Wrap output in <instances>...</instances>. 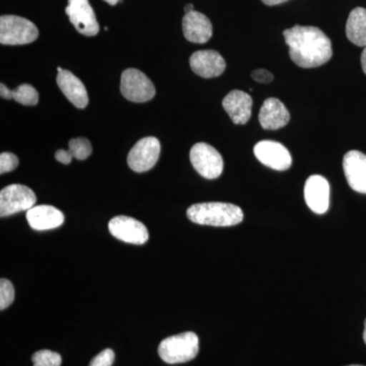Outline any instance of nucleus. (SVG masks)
Segmentation results:
<instances>
[{"label":"nucleus","mask_w":366,"mask_h":366,"mask_svg":"<svg viewBox=\"0 0 366 366\" xmlns=\"http://www.w3.org/2000/svg\"><path fill=\"white\" fill-rule=\"evenodd\" d=\"M252 78L257 83L268 84L271 83L274 79V76L272 72L267 71V69H255L252 72Z\"/></svg>","instance_id":"obj_27"},{"label":"nucleus","mask_w":366,"mask_h":366,"mask_svg":"<svg viewBox=\"0 0 366 366\" xmlns=\"http://www.w3.org/2000/svg\"><path fill=\"white\" fill-rule=\"evenodd\" d=\"M190 162L199 175L207 179H216L222 174V156L211 144L197 143L189 153Z\"/></svg>","instance_id":"obj_6"},{"label":"nucleus","mask_w":366,"mask_h":366,"mask_svg":"<svg viewBox=\"0 0 366 366\" xmlns=\"http://www.w3.org/2000/svg\"><path fill=\"white\" fill-rule=\"evenodd\" d=\"M223 108L235 124H245L252 117V99L240 90L230 92L223 100Z\"/></svg>","instance_id":"obj_17"},{"label":"nucleus","mask_w":366,"mask_h":366,"mask_svg":"<svg viewBox=\"0 0 366 366\" xmlns=\"http://www.w3.org/2000/svg\"><path fill=\"white\" fill-rule=\"evenodd\" d=\"M69 152L72 157L78 159V160H86L90 157L92 151V144L90 141L86 137H76L72 139L69 143Z\"/></svg>","instance_id":"obj_22"},{"label":"nucleus","mask_w":366,"mask_h":366,"mask_svg":"<svg viewBox=\"0 0 366 366\" xmlns=\"http://www.w3.org/2000/svg\"><path fill=\"white\" fill-rule=\"evenodd\" d=\"M56 83L67 100L79 109L88 106V92L81 79L76 78L72 72L62 69L57 74Z\"/></svg>","instance_id":"obj_19"},{"label":"nucleus","mask_w":366,"mask_h":366,"mask_svg":"<svg viewBox=\"0 0 366 366\" xmlns=\"http://www.w3.org/2000/svg\"><path fill=\"white\" fill-rule=\"evenodd\" d=\"M343 169L349 187L366 194V155L360 151L348 152L344 156Z\"/></svg>","instance_id":"obj_14"},{"label":"nucleus","mask_w":366,"mask_h":366,"mask_svg":"<svg viewBox=\"0 0 366 366\" xmlns=\"http://www.w3.org/2000/svg\"><path fill=\"white\" fill-rule=\"evenodd\" d=\"M182 30L187 40L197 44L208 42L213 35V26L208 16L196 11L183 16Z\"/></svg>","instance_id":"obj_15"},{"label":"nucleus","mask_w":366,"mask_h":366,"mask_svg":"<svg viewBox=\"0 0 366 366\" xmlns=\"http://www.w3.org/2000/svg\"><path fill=\"white\" fill-rule=\"evenodd\" d=\"M66 13L72 25L81 35L93 37L99 33L100 26L89 0H69Z\"/></svg>","instance_id":"obj_10"},{"label":"nucleus","mask_w":366,"mask_h":366,"mask_svg":"<svg viewBox=\"0 0 366 366\" xmlns=\"http://www.w3.org/2000/svg\"><path fill=\"white\" fill-rule=\"evenodd\" d=\"M14 300V288L13 283L7 279L0 280V310H4Z\"/></svg>","instance_id":"obj_24"},{"label":"nucleus","mask_w":366,"mask_h":366,"mask_svg":"<svg viewBox=\"0 0 366 366\" xmlns=\"http://www.w3.org/2000/svg\"><path fill=\"white\" fill-rule=\"evenodd\" d=\"M267 6H277V4H284V2L288 1V0H262Z\"/></svg>","instance_id":"obj_29"},{"label":"nucleus","mask_w":366,"mask_h":366,"mask_svg":"<svg viewBox=\"0 0 366 366\" xmlns=\"http://www.w3.org/2000/svg\"><path fill=\"white\" fill-rule=\"evenodd\" d=\"M254 153L259 162L271 169L285 171L292 165L290 152L278 142H259L255 144Z\"/></svg>","instance_id":"obj_11"},{"label":"nucleus","mask_w":366,"mask_h":366,"mask_svg":"<svg viewBox=\"0 0 366 366\" xmlns=\"http://www.w3.org/2000/svg\"><path fill=\"white\" fill-rule=\"evenodd\" d=\"M349 366H362V365H349Z\"/></svg>","instance_id":"obj_34"},{"label":"nucleus","mask_w":366,"mask_h":366,"mask_svg":"<svg viewBox=\"0 0 366 366\" xmlns=\"http://www.w3.org/2000/svg\"><path fill=\"white\" fill-rule=\"evenodd\" d=\"M0 95L6 100L14 99L21 105L34 106L39 102V93L29 84L19 86L16 90H9L4 84H0Z\"/></svg>","instance_id":"obj_21"},{"label":"nucleus","mask_w":366,"mask_h":366,"mask_svg":"<svg viewBox=\"0 0 366 366\" xmlns=\"http://www.w3.org/2000/svg\"><path fill=\"white\" fill-rule=\"evenodd\" d=\"M37 197L30 187L11 184L0 192V216L9 217L35 207Z\"/></svg>","instance_id":"obj_7"},{"label":"nucleus","mask_w":366,"mask_h":366,"mask_svg":"<svg viewBox=\"0 0 366 366\" xmlns=\"http://www.w3.org/2000/svg\"><path fill=\"white\" fill-rule=\"evenodd\" d=\"M289 54L295 64L303 69H314L331 59V40L317 26H295L284 31Z\"/></svg>","instance_id":"obj_1"},{"label":"nucleus","mask_w":366,"mask_h":366,"mask_svg":"<svg viewBox=\"0 0 366 366\" xmlns=\"http://www.w3.org/2000/svg\"><path fill=\"white\" fill-rule=\"evenodd\" d=\"M347 38L353 44L365 47L366 46V9L356 7L350 14L346 24Z\"/></svg>","instance_id":"obj_20"},{"label":"nucleus","mask_w":366,"mask_h":366,"mask_svg":"<svg viewBox=\"0 0 366 366\" xmlns=\"http://www.w3.org/2000/svg\"><path fill=\"white\" fill-rule=\"evenodd\" d=\"M363 340H365L366 344V320L365 322V332H363Z\"/></svg>","instance_id":"obj_33"},{"label":"nucleus","mask_w":366,"mask_h":366,"mask_svg":"<svg viewBox=\"0 0 366 366\" xmlns=\"http://www.w3.org/2000/svg\"><path fill=\"white\" fill-rule=\"evenodd\" d=\"M19 166V158L13 153H2L0 155V173L11 172Z\"/></svg>","instance_id":"obj_25"},{"label":"nucleus","mask_w":366,"mask_h":366,"mask_svg":"<svg viewBox=\"0 0 366 366\" xmlns=\"http://www.w3.org/2000/svg\"><path fill=\"white\" fill-rule=\"evenodd\" d=\"M34 366H60L62 363L61 356L50 350H40L33 354Z\"/></svg>","instance_id":"obj_23"},{"label":"nucleus","mask_w":366,"mask_h":366,"mask_svg":"<svg viewBox=\"0 0 366 366\" xmlns=\"http://www.w3.org/2000/svg\"><path fill=\"white\" fill-rule=\"evenodd\" d=\"M160 152L161 144L157 137H144L139 139L129 151L127 164L134 172H147L157 163L160 157Z\"/></svg>","instance_id":"obj_8"},{"label":"nucleus","mask_w":366,"mask_h":366,"mask_svg":"<svg viewBox=\"0 0 366 366\" xmlns=\"http://www.w3.org/2000/svg\"><path fill=\"white\" fill-rule=\"evenodd\" d=\"M262 129L277 131L290 122V113L279 99L269 98L264 101L259 115Z\"/></svg>","instance_id":"obj_16"},{"label":"nucleus","mask_w":366,"mask_h":366,"mask_svg":"<svg viewBox=\"0 0 366 366\" xmlns=\"http://www.w3.org/2000/svg\"><path fill=\"white\" fill-rule=\"evenodd\" d=\"M187 218L199 225L229 227L243 220V212L236 204L229 203L194 204L187 209Z\"/></svg>","instance_id":"obj_2"},{"label":"nucleus","mask_w":366,"mask_h":366,"mask_svg":"<svg viewBox=\"0 0 366 366\" xmlns=\"http://www.w3.org/2000/svg\"><path fill=\"white\" fill-rule=\"evenodd\" d=\"M361 66H362L363 71L366 74V46L365 50H363L362 54H361Z\"/></svg>","instance_id":"obj_30"},{"label":"nucleus","mask_w":366,"mask_h":366,"mask_svg":"<svg viewBox=\"0 0 366 366\" xmlns=\"http://www.w3.org/2000/svg\"><path fill=\"white\" fill-rule=\"evenodd\" d=\"M115 354L112 349H105L92 360L89 366H112Z\"/></svg>","instance_id":"obj_26"},{"label":"nucleus","mask_w":366,"mask_h":366,"mask_svg":"<svg viewBox=\"0 0 366 366\" xmlns=\"http://www.w3.org/2000/svg\"><path fill=\"white\" fill-rule=\"evenodd\" d=\"M185 14H189L190 11H194V7L192 4H187V6L184 7Z\"/></svg>","instance_id":"obj_31"},{"label":"nucleus","mask_w":366,"mask_h":366,"mask_svg":"<svg viewBox=\"0 0 366 366\" xmlns=\"http://www.w3.org/2000/svg\"><path fill=\"white\" fill-rule=\"evenodd\" d=\"M39 31L32 21L21 16L6 14L0 18V43L25 45L37 40Z\"/></svg>","instance_id":"obj_4"},{"label":"nucleus","mask_w":366,"mask_h":366,"mask_svg":"<svg viewBox=\"0 0 366 366\" xmlns=\"http://www.w3.org/2000/svg\"><path fill=\"white\" fill-rule=\"evenodd\" d=\"M305 199L315 214H325L330 207V183L320 175L308 177L305 185Z\"/></svg>","instance_id":"obj_13"},{"label":"nucleus","mask_w":366,"mask_h":366,"mask_svg":"<svg viewBox=\"0 0 366 366\" xmlns=\"http://www.w3.org/2000/svg\"><path fill=\"white\" fill-rule=\"evenodd\" d=\"M120 92L127 100L144 103L154 98L156 89L144 72L136 69H129L122 72Z\"/></svg>","instance_id":"obj_5"},{"label":"nucleus","mask_w":366,"mask_h":366,"mask_svg":"<svg viewBox=\"0 0 366 366\" xmlns=\"http://www.w3.org/2000/svg\"><path fill=\"white\" fill-rule=\"evenodd\" d=\"M108 228L115 238L131 244H144L149 239L148 229L132 217H114L109 221Z\"/></svg>","instance_id":"obj_9"},{"label":"nucleus","mask_w":366,"mask_h":366,"mask_svg":"<svg viewBox=\"0 0 366 366\" xmlns=\"http://www.w3.org/2000/svg\"><path fill=\"white\" fill-rule=\"evenodd\" d=\"M190 67L197 76L204 79L217 78L226 69V62L215 50H199L189 59Z\"/></svg>","instance_id":"obj_12"},{"label":"nucleus","mask_w":366,"mask_h":366,"mask_svg":"<svg viewBox=\"0 0 366 366\" xmlns=\"http://www.w3.org/2000/svg\"><path fill=\"white\" fill-rule=\"evenodd\" d=\"M199 337L194 332L175 335L164 339L159 345L158 353L169 365L187 362L199 353Z\"/></svg>","instance_id":"obj_3"},{"label":"nucleus","mask_w":366,"mask_h":366,"mask_svg":"<svg viewBox=\"0 0 366 366\" xmlns=\"http://www.w3.org/2000/svg\"><path fill=\"white\" fill-rule=\"evenodd\" d=\"M104 1L107 2V4H109L110 6H117L120 0H104Z\"/></svg>","instance_id":"obj_32"},{"label":"nucleus","mask_w":366,"mask_h":366,"mask_svg":"<svg viewBox=\"0 0 366 366\" xmlns=\"http://www.w3.org/2000/svg\"><path fill=\"white\" fill-rule=\"evenodd\" d=\"M26 220L34 230H51L64 224V215L55 207L41 204L26 211Z\"/></svg>","instance_id":"obj_18"},{"label":"nucleus","mask_w":366,"mask_h":366,"mask_svg":"<svg viewBox=\"0 0 366 366\" xmlns=\"http://www.w3.org/2000/svg\"><path fill=\"white\" fill-rule=\"evenodd\" d=\"M72 155L71 152L66 150H59L55 153V159H56L59 162L62 164H66V165H69V164L71 163Z\"/></svg>","instance_id":"obj_28"}]
</instances>
